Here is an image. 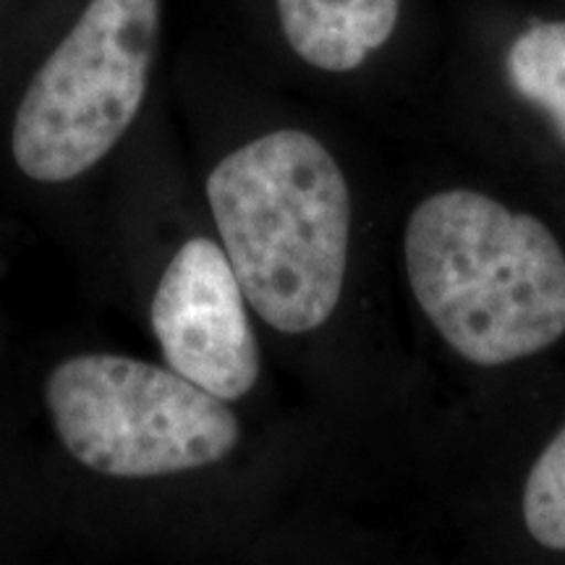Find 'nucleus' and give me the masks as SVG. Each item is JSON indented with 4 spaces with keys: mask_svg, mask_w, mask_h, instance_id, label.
I'll return each mask as SVG.
<instances>
[{
    "mask_svg": "<svg viewBox=\"0 0 565 565\" xmlns=\"http://www.w3.org/2000/svg\"><path fill=\"white\" fill-rule=\"evenodd\" d=\"M207 202L259 320L301 335L333 317L349 270L351 192L320 139L280 129L246 141L212 168Z\"/></svg>",
    "mask_w": 565,
    "mask_h": 565,
    "instance_id": "1",
    "label": "nucleus"
},
{
    "mask_svg": "<svg viewBox=\"0 0 565 565\" xmlns=\"http://www.w3.org/2000/svg\"><path fill=\"white\" fill-rule=\"evenodd\" d=\"M404 257L416 303L466 362H521L565 335V252L534 215L448 189L414 207Z\"/></svg>",
    "mask_w": 565,
    "mask_h": 565,
    "instance_id": "2",
    "label": "nucleus"
},
{
    "mask_svg": "<svg viewBox=\"0 0 565 565\" xmlns=\"http://www.w3.org/2000/svg\"><path fill=\"white\" fill-rule=\"evenodd\" d=\"M53 433L84 469L162 479L228 458L242 424L225 401L171 366L121 353H76L42 387Z\"/></svg>",
    "mask_w": 565,
    "mask_h": 565,
    "instance_id": "3",
    "label": "nucleus"
},
{
    "mask_svg": "<svg viewBox=\"0 0 565 565\" xmlns=\"http://www.w3.org/2000/svg\"><path fill=\"white\" fill-rule=\"evenodd\" d=\"M160 0H89L21 97L11 154L26 179L66 183L124 139L150 87Z\"/></svg>",
    "mask_w": 565,
    "mask_h": 565,
    "instance_id": "4",
    "label": "nucleus"
},
{
    "mask_svg": "<svg viewBox=\"0 0 565 565\" xmlns=\"http://www.w3.org/2000/svg\"><path fill=\"white\" fill-rule=\"evenodd\" d=\"M150 324L166 364L217 395L242 401L259 377L249 301L223 246L196 236L179 246L154 288Z\"/></svg>",
    "mask_w": 565,
    "mask_h": 565,
    "instance_id": "5",
    "label": "nucleus"
},
{
    "mask_svg": "<svg viewBox=\"0 0 565 565\" xmlns=\"http://www.w3.org/2000/svg\"><path fill=\"white\" fill-rule=\"evenodd\" d=\"M401 0H278L282 38L320 71L359 68L391 40Z\"/></svg>",
    "mask_w": 565,
    "mask_h": 565,
    "instance_id": "6",
    "label": "nucleus"
},
{
    "mask_svg": "<svg viewBox=\"0 0 565 565\" xmlns=\"http://www.w3.org/2000/svg\"><path fill=\"white\" fill-rule=\"evenodd\" d=\"M505 74L519 97L547 113L565 141V21L521 32L508 47Z\"/></svg>",
    "mask_w": 565,
    "mask_h": 565,
    "instance_id": "7",
    "label": "nucleus"
},
{
    "mask_svg": "<svg viewBox=\"0 0 565 565\" xmlns=\"http://www.w3.org/2000/svg\"><path fill=\"white\" fill-rule=\"evenodd\" d=\"M521 511L542 547L565 553V424L529 471Z\"/></svg>",
    "mask_w": 565,
    "mask_h": 565,
    "instance_id": "8",
    "label": "nucleus"
}]
</instances>
